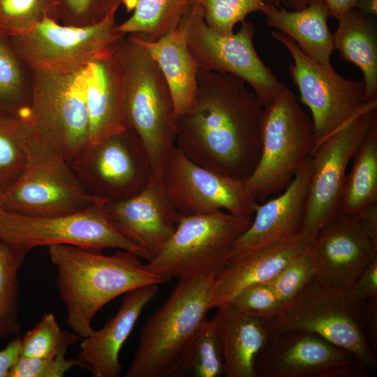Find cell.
<instances>
[{
	"instance_id": "22",
	"label": "cell",
	"mask_w": 377,
	"mask_h": 377,
	"mask_svg": "<svg viewBox=\"0 0 377 377\" xmlns=\"http://www.w3.org/2000/svg\"><path fill=\"white\" fill-rule=\"evenodd\" d=\"M158 285L152 284L124 294L117 313L98 330H92L82 339L77 359L80 367L94 377H119L123 365L120 350L142 310L158 294Z\"/></svg>"
},
{
	"instance_id": "9",
	"label": "cell",
	"mask_w": 377,
	"mask_h": 377,
	"mask_svg": "<svg viewBox=\"0 0 377 377\" xmlns=\"http://www.w3.org/2000/svg\"><path fill=\"white\" fill-rule=\"evenodd\" d=\"M271 35L293 58V64L289 66L290 76L298 89L300 102L311 114L313 150L360 114L376 110L377 101L369 102L366 98L362 80L347 79L331 65L316 61L281 31H272Z\"/></svg>"
},
{
	"instance_id": "4",
	"label": "cell",
	"mask_w": 377,
	"mask_h": 377,
	"mask_svg": "<svg viewBox=\"0 0 377 377\" xmlns=\"http://www.w3.org/2000/svg\"><path fill=\"white\" fill-rule=\"evenodd\" d=\"M124 71L126 127L148 153L153 175L161 177L175 147L177 117L168 85L147 48L133 35L117 44Z\"/></svg>"
},
{
	"instance_id": "42",
	"label": "cell",
	"mask_w": 377,
	"mask_h": 377,
	"mask_svg": "<svg viewBox=\"0 0 377 377\" xmlns=\"http://www.w3.org/2000/svg\"><path fill=\"white\" fill-rule=\"evenodd\" d=\"M21 338L16 336L0 350V377H8L9 373L21 357Z\"/></svg>"
},
{
	"instance_id": "26",
	"label": "cell",
	"mask_w": 377,
	"mask_h": 377,
	"mask_svg": "<svg viewBox=\"0 0 377 377\" xmlns=\"http://www.w3.org/2000/svg\"><path fill=\"white\" fill-rule=\"evenodd\" d=\"M136 38L159 67L170 91L176 117L188 112L195 101L199 68L188 47L183 25L155 41Z\"/></svg>"
},
{
	"instance_id": "40",
	"label": "cell",
	"mask_w": 377,
	"mask_h": 377,
	"mask_svg": "<svg viewBox=\"0 0 377 377\" xmlns=\"http://www.w3.org/2000/svg\"><path fill=\"white\" fill-rule=\"evenodd\" d=\"M77 358L66 355L55 357H21L11 369L8 377H63L75 367H79Z\"/></svg>"
},
{
	"instance_id": "32",
	"label": "cell",
	"mask_w": 377,
	"mask_h": 377,
	"mask_svg": "<svg viewBox=\"0 0 377 377\" xmlns=\"http://www.w3.org/2000/svg\"><path fill=\"white\" fill-rule=\"evenodd\" d=\"M31 131L27 119L0 112V192L21 175L27 162V142Z\"/></svg>"
},
{
	"instance_id": "16",
	"label": "cell",
	"mask_w": 377,
	"mask_h": 377,
	"mask_svg": "<svg viewBox=\"0 0 377 377\" xmlns=\"http://www.w3.org/2000/svg\"><path fill=\"white\" fill-rule=\"evenodd\" d=\"M161 179L173 206L182 216L225 211L253 216L258 200L244 179L231 177L193 162L175 147Z\"/></svg>"
},
{
	"instance_id": "1",
	"label": "cell",
	"mask_w": 377,
	"mask_h": 377,
	"mask_svg": "<svg viewBox=\"0 0 377 377\" xmlns=\"http://www.w3.org/2000/svg\"><path fill=\"white\" fill-rule=\"evenodd\" d=\"M263 110L240 77L200 71L195 103L177 118L175 147L200 166L245 179L260 158Z\"/></svg>"
},
{
	"instance_id": "37",
	"label": "cell",
	"mask_w": 377,
	"mask_h": 377,
	"mask_svg": "<svg viewBox=\"0 0 377 377\" xmlns=\"http://www.w3.org/2000/svg\"><path fill=\"white\" fill-rule=\"evenodd\" d=\"M315 277L314 266L306 247L269 282L283 305L298 295Z\"/></svg>"
},
{
	"instance_id": "35",
	"label": "cell",
	"mask_w": 377,
	"mask_h": 377,
	"mask_svg": "<svg viewBox=\"0 0 377 377\" xmlns=\"http://www.w3.org/2000/svg\"><path fill=\"white\" fill-rule=\"evenodd\" d=\"M80 339L74 333L62 330L53 313H45L21 339V357H55L66 355L68 349Z\"/></svg>"
},
{
	"instance_id": "2",
	"label": "cell",
	"mask_w": 377,
	"mask_h": 377,
	"mask_svg": "<svg viewBox=\"0 0 377 377\" xmlns=\"http://www.w3.org/2000/svg\"><path fill=\"white\" fill-rule=\"evenodd\" d=\"M47 251L67 308L66 323L80 338L90 334L96 314L114 298L135 288L166 282L128 251L117 249L105 256L71 245H52Z\"/></svg>"
},
{
	"instance_id": "38",
	"label": "cell",
	"mask_w": 377,
	"mask_h": 377,
	"mask_svg": "<svg viewBox=\"0 0 377 377\" xmlns=\"http://www.w3.org/2000/svg\"><path fill=\"white\" fill-rule=\"evenodd\" d=\"M229 302L244 313L267 323L274 320L283 306L269 282L247 287Z\"/></svg>"
},
{
	"instance_id": "15",
	"label": "cell",
	"mask_w": 377,
	"mask_h": 377,
	"mask_svg": "<svg viewBox=\"0 0 377 377\" xmlns=\"http://www.w3.org/2000/svg\"><path fill=\"white\" fill-rule=\"evenodd\" d=\"M376 116V110L360 114L313 151L301 231L307 242L339 213L347 168Z\"/></svg>"
},
{
	"instance_id": "13",
	"label": "cell",
	"mask_w": 377,
	"mask_h": 377,
	"mask_svg": "<svg viewBox=\"0 0 377 377\" xmlns=\"http://www.w3.org/2000/svg\"><path fill=\"white\" fill-rule=\"evenodd\" d=\"M105 200L76 212L31 216L0 212V241L29 251L39 246L71 245L90 250L116 249L131 251L145 260V254L119 235L103 211Z\"/></svg>"
},
{
	"instance_id": "5",
	"label": "cell",
	"mask_w": 377,
	"mask_h": 377,
	"mask_svg": "<svg viewBox=\"0 0 377 377\" xmlns=\"http://www.w3.org/2000/svg\"><path fill=\"white\" fill-rule=\"evenodd\" d=\"M270 336L291 330L318 334L354 354L367 367L377 364L363 322L361 302L348 290L329 286L314 279L278 316L267 323Z\"/></svg>"
},
{
	"instance_id": "36",
	"label": "cell",
	"mask_w": 377,
	"mask_h": 377,
	"mask_svg": "<svg viewBox=\"0 0 377 377\" xmlns=\"http://www.w3.org/2000/svg\"><path fill=\"white\" fill-rule=\"evenodd\" d=\"M270 0H198L204 20L214 31L223 36L232 34L235 25L251 13L262 11Z\"/></svg>"
},
{
	"instance_id": "31",
	"label": "cell",
	"mask_w": 377,
	"mask_h": 377,
	"mask_svg": "<svg viewBox=\"0 0 377 377\" xmlns=\"http://www.w3.org/2000/svg\"><path fill=\"white\" fill-rule=\"evenodd\" d=\"M29 252L0 241V338L17 336L20 331L17 273Z\"/></svg>"
},
{
	"instance_id": "34",
	"label": "cell",
	"mask_w": 377,
	"mask_h": 377,
	"mask_svg": "<svg viewBox=\"0 0 377 377\" xmlns=\"http://www.w3.org/2000/svg\"><path fill=\"white\" fill-rule=\"evenodd\" d=\"M47 18L59 22L57 0H0V34L26 32Z\"/></svg>"
},
{
	"instance_id": "23",
	"label": "cell",
	"mask_w": 377,
	"mask_h": 377,
	"mask_svg": "<svg viewBox=\"0 0 377 377\" xmlns=\"http://www.w3.org/2000/svg\"><path fill=\"white\" fill-rule=\"evenodd\" d=\"M308 242L300 235L231 256L214 279L211 309L229 302L247 287L270 281Z\"/></svg>"
},
{
	"instance_id": "41",
	"label": "cell",
	"mask_w": 377,
	"mask_h": 377,
	"mask_svg": "<svg viewBox=\"0 0 377 377\" xmlns=\"http://www.w3.org/2000/svg\"><path fill=\"white\" fill-rule=\"evenodd\" d=\"M348 292L359 302L377 299V257L366 267Z\"/></svg>"
},
{
	"instance_id": "10",
	"label": "cell",
	"mask_w": 377,
	"mask_h": 377,
	"mask_svg": "<svg viewBox=\"0 0 377 377\" xmlns=\"http://www.w3.org/2000/svg\"><path fill=\"white\" fill-rule=\"evenodd\" d=\"M85 67L65 72L31 71L28 120L36 134L69 164L89 142L83 90Z\"/></svg>"
},
{
	"instance_id": "44",
	"label": "cell",
	"mask_w": 377,
	"mask_h": 377,
	"mask_svg": "<svg viewBox=\"0 0 377 377\" xmlns=\"http://www.w3.org/2000/svg\"><path fill=\"white\" fill-rule=\"evenodd\" d=\"M354 216L371 239L377 244V203L366 207Z\"/></svg>"
},
{
	"instance_id": "48",
	"label": "cell",
	"mask_w": 377,
	"mask_h": 377,
	"mask_svg": "<svg viewBox=\"0 0 377 377\" xmlns=\"http://www.w3.org/2000/svg\"><path fill=\"white\" fill-rule=\"evenodd\" d=\"M123 1L124 0H109L110 9L114 6L119 7L120 4L122 3Z\"/></svg>"
},
{
	"instance_id": "45",
	"label": "cell",
	"mask_w": 377,
	"mask_h": 377,
	"mask_svg": "<svg viewBox=\"0 0 377 377\" xmlns=\"http://www.w3.org/2000/svg\"><path fill=\"white\" fill-rule=\"evenodd\" d=\"M327 6L330 15L340 18L349 10L355 8L359 0H323Z\"/></svg>"
},
{
	"instance_id": "21",
	"label": "cell",
	"mask_w": 377,
	"mask_h": 377,
	"mask_svg": "<svg viewBox=\"0 0 377 377\" xmlns=\"http://www.w3.org/2000/svg\"><path fill=\"white\" fill-rule=\"evenodd\" d=\"M83 90L90 143L126 128L124 71L117 45L96 56L84 68Z\"/></svg>"
},
{
	"instance_id": "28",
	"label": "cell",
	"mask_w": 377,
	"mask_h": 377,
	"mask_svg": "<svg viewBox=\"0 0 377 377\" xmlns=\"http://www.w3.org/2000/svg\"><path fill=\"white\" fill-rule=\"evenodd\" d=\"M352 161L341 192L339 213L355 215L377 203V116Z\"/></svg>"
},
{
	"instance_id": "20",
	"label": "cell",
	"mask_w": 377,
	"mask_h": 377,
	"mask_svg": "<svg viewBox=\"0 0 377 377\" xmlns=\"http://www.w3.org/2000/svg\"><path fill=\"white\" fill-rule=\"evenodd\" d=\"M311 173V156L283 191L258 203L250 226L234 241L230 257L301 235Z\"/></svg>"
},
{
	"instance_id": "49",
	"label": "cell",
	"mask_w": 377,
	"mask_h": 377,
	"mask_svg": "<svg viewBox=\"0 0 377 377\" xmlns=\"http://www.w3.org/2000/svg\"><path fill=\"white\" fill-rule=\"evenodd\" d=\"M2 206H1V193L0 192V212H3Z\"/></svg>"
},
{
	"instance_id": "6",
	"label": "cell",
	"mask_w": 377,
	"mask_h": 377,
	"mask_svg": "<svg viewBox=\"0 0 377 377\" xmlns=\"http://www.w3.org/2000/svg\"><path fill=\"white\" fill-rule=\"evenodd\" d=\"M315 147L311 118L286 87L264 107L259 160L244 180L258 200L280 193L311 156Z\"/></svg>"
},
{
	"instance_id": "24",
	"label": "cell",
	"mask_w": 377,
	"mask_h": 377,
	"mask_svg": "<svg viewBox=\"0 0 377 377\" xmlns=\"http://www.w3.org/2000/svg\"><path fill=\"white\" fill-rule=\"evenodd\" d=\"M212 319L220 346L224 376L255 377V362L270 334L267 323L238 310L230 302L216 306Z\"/></svg>"
},
{
	"instance_id": "7",
	"label": "cell",
	"mask_w": 377,
	"mask_h": 377,
	"mask_svg": "<svg viewBox=\"0 0 377 377\" xmlns=\"http://www.w3.org/2000/svg\"><path fill=\"white\" fill-rule=\"evenodd\" d=\"M26 150L23 172L1 193L3 211L52 216L79 212L103 200L87 191L62 154L32 127Z\"/></svg>"
},
{
	"instance_id": "39",
	"label": "cell",
	"mask_w": 377,
	"mask_h": 377,
	"mask_svg": "<svg viewBox=\"0 0 377 377\" xmlns=\"http://www.w3.org/2000/svg\"><path fill=\"white\" fill-rule=\"evenodd\" d=\"M59 22L84 27L101 21L110 10L109 0H57Z\"/></svg>"
},
{
	"instance_id": "29",
	"label": "cell",
	"mask_w": 377,
	"mask_h": 377,
	"mask_svg": "<svg viewBox=\"0 0 377 377\" xmlns=\"http://www.w3.org/2000/svg\"><path fill=\"white\" fill-rule=\"evenodd\" d=\"M198 0H138L133 14L118 29L138 39L155 41L179 28Z\"/></svg>"
},
{
	"instance_id": "12",
	"label": "cell",
	"mask_w": 377,
	"mask_h": 377,
	"mask_svg": "<svg viewBox=\"0 0 377 377\" xmlns=\"http://www.w3.org/2000/svg\"><path fill=\"white\" fill-rule=\"evenodd\" d=\"M231 35H221L206 24L198 1L182 22L188 47L200 71L230 73L250 85L260 103H272L286 86L259 57L253 45L255 26L243 21Z\"/></svg>"
},
{
	"instance_id": "8",
	"label": "cell",
	"mask_w": 377,
	"mask_h": 377,
	"mask_svg": "<svg viewBox=\"0 0 377 377\" xmlns=\"http://www.w3.org/2000/svg\"><path fill=\"white\" fill-rule=\"evenodd\" d=\"M252 219L225 211L181 215L170 238L145 266L166 281L192 276L215 279L226 265L234 241Z\"/></svg>"
},
{
	"instance_id": "25",
	"label": "cell",
	"mask_w": 377,
	"mask_h": 377,
	"mask_svg": "<svg viewBox=\"0 0 377 377\" xmlns=\"http://www.w3.org/2000/svg\"><path fill=\"white\" fill-rule=\"evenodd\" d=\"M261 12L268 26L292 38L309 57L331 65L330 57L335 49L327 25L330 12L323 0H309L305 8L295 10L266 3Z\"/></svg>"
},
{
	"instance_id": "18",
	"label": "cell",
	"mask_w": 377,
	"mask_h": 377,
	"mask_svg": "<svg viewBox=\"0 0 377 377\" xmlns=\"http://www.w3.org/2000/svg\"><path fill=\"white\" fill-rule=\"evenodd\" d=\"M103 214L112 228L151 260L173 234L181 215L154 175L147 186L130 198L103 203Z\"/></svg>"
},
{
	"instance_id": "46",
	"label": "cell",
	"mask_w": 377,
	"mask_h": 377,
	"mask_svg": "<svg viewBox=\"0 0 377 377\" xmlns=\"http://www.w3.org/2000/svg\"><path fill=\"white\" fill-rule=\"evenodd\" d=\"M356 8L365 15H376L377 0H359Z\"/></svg>"
},
{
	"instance_id": "43",
	"label": "cell",
	"mask_w": 377,
	"mask_h": 377,
	"mask_svg": "<svg viewBox=\"0 0 377 377\" xmlns=\"http://www.w3.org/2000/svg\"><path fill=\"white\" fill-rule=\"evenodd\" d=\"M363 322L371 341L376 342L377 337V299L361 302Z\"/></svg>"
},
{
	"instance_id": "19",
	"label": "cell",
	"mask_w": 377,
	"mask_h": 377,
	"mask_svg": "<svg viewBox=\"0 0 377 377\" xmlns=\"http://www.w3.org/2000/svg\"><path fill=\"white\" fill-rule=\"evenodd\" d=\"M315 278L349 290L366 267L377 257V244L355 216L339 213L308 242Z\"/></svg>"
},
{
	"instance_id": "17",
	"label": "cell",
	"mask_w": 377,
	"mask_h": 377,
	"mask_svg": "<svg viewBox=\"0 0 377 377\" xmlns=\"http://www.w3.org/2000/svg\"><path fill=\"white\" fill-rule=\"evenodd\" d=\"M367 369L352 353L302 330L270 336L254 367L255 377H362Z\"/></svg>"
},
{
	"instance_id": "47",
	"label": "cell",
	"mask_w": 377,
	"mask_h": 377,
	"mask_svg": "<svg viewBox=\"0 0 377 377\" xmlns=\"http://www.w3.org/2000/svg\"><path fill=\"white\" fill-rule=\"evenodd\" d=\"M281 1H283L289 8L295 10H300L307 6L309 0H270L269 3L279 6Z\"/></svg>"
},
{
	"instance_id": "30",
	"label": "cell",
	"mask_w": 377,
	"mask_h": 377,
	"mask_svg": "<svg viewBox=\"0 0 377 377\" xmlns=\"http://www.w3.org/2000/svg\"><path fill=\"white\" fill-rule=\"evenodd\" d=\"M31 100V71L0 34V112L28 119Z\"/></svg>"
},
{
	"instance_id": "27",
	"label": "cell",
	"mask_w": 377,
	"mask_h": 377,
	"mask_svg": "<svg viewBox=\"0 0 377 377\" xmlns=\"http://www.w3.org/2000/svg\"><path fill=\"white\" fill-rule=\"evenodd\" d=\"M334 49L346 61L360 68L368 101H377V31L367 15L356 8L338 19Z\"/></svg>"
},
{
	"instance_id": "3",
	"label": "cell",
	"mask_w": 377,
	"mask_h": 377,
	"mask_svg": "<svg viewBox=\"0 0 377 377\" xmlns=\"http://www.w3.org/2000/svg\"><path fill=\"white\" fill-rule=\"evenodd\" d=\"M214 279H179L168 300L142 327L126 377L175 376L211 309Z\"/></svg>"
},
{
	"instance_id": "11",
	"label": "cell",
	"mask_w": 377,
	"mask_h": 377,
	"mask_svg": "<svg viewBox=\"0 0 377 377\" xmlns=\"http://www.w3.org/2000/svg\"><path fill=\"white\" fill-rule=\"evenodd\" d=\"M118 8L112 7L101 21L92 25H65L47 18L33 29L8 38L31 71L65 72L82 68L114 47L125 35L117 27Z\"/></svg>"
},
{
	"instance_id": "14",
	"label": "cell",
	"mask_w": 377,
	"mask_h": 377,
	"mask_svg": "<svg viewBox=\"0 0 377 377\" xmlns=\"http://www.w3.org/2000/svg\"><path fill=\"white\" fill-rule=\"evenodd\" d=\"M70 165L87 191L105 201L136 195L153 175L146 148L128 128L89 142Z\"/></svg>"
},
{
	"instance_id": "33",
	"label": "cell",
	"mask_w": 377,
	"mask_h": 377,
	"mask_svg": "<svg viewBox=\"0 0 377 377\" xmlns=\"http://www.w3.org/2000/svg\"><path fill=\"white\" fill-rule=\"evenodd\" d=\"M223 361L212 320H206L180 364L175 376L220 377Z\"/></svg>"
}]
</instances>
